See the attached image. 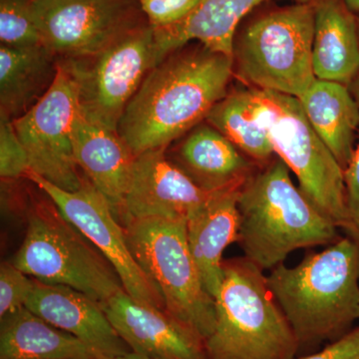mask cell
I'll return each mask as SVG.
<instances>
[{
	"mask_svg": "<svg viewBox=\"0 0 359 359\" xmlns=\"http://www.w3.org/2000/svg\"><path fill=\"white\" fill-rule=\"evenodd\" d=\"M166 150L149 151L136 156L125 198L123 226L132 219L145 218L188 221L221 193L209 192L196 185L168 159Z\"/></svg>",
	"mask_w": 359,
	"mask_h": 359,
	"instance_id": "4fadbf2b",
	"label": "cell"
},
{
	"mask_svg": "<svg viewBox=\"0 0 359 359\" xmlns=\"http://www.w3.org/2000/svg\"><path fill=\"white\" fill-rule=\"evenodd\" d=\"M32 13L58 59L92 55L149 25L138 0H33Z\"/></svg>",
	"mask_w": 359,
	"mask_h": 359,
	"instance_id": "30bf717a",
	"label": "cell"
},
{
	"mask_svg": "<svg viewBox=\"0 0 359 359\" xmlns=\"http://www.w3.org/2000/svg\"><path fill=\"white\" fill-rule=\"evenodd\" d=\"M269 0H202L185 20L168 27L155 28L165 55L191 41L233 57L238 26L252 9ZM294 4H316L320 0H292Z\"/></svg>",
	"mask_w": 359,
	"mask_h": 359,
	"instance_id": "ffe728a7",
	"label": "cell"
},
{
	"mask_svg": "<svg viewBox=\"0 0 359 359\" xmlns=\"http://www.w3.org/2000/svg\"><path fill=\"white\" fill-rule=\"evenodd\" d=\"M112 359H150L148 358H145V356L139 355V354H136L134 353H130L126 354V355L120 356V358H116Z\"/></svg>",
	"mask_w": 359,
	"mask_h": 359,
	"instance_id": "1f68e13d",
	"label": "cell"
},
{
	"mask_svg": "<svg viewBox=\"0 0 359 359\" xmlns=\"http://www.w3.org/2000/svg\"><path fill=\"white\" fill-rule=\"evenodd\" d=\"M316 4H294L264 14L236 33L233 75L252 88L299 98L313 68Z\"/></svg>",
	"mask_w": 359,
	"mask_h": 359,
	"instance_id": "52a82bcc",
	"label": "cell"
},
{
	"mask_svg": "<svg viewBox=\"0 0 359 359\" xmlns=\"http://www.w3.org/2000/svg\"><path fill=\"white\" fill-rule=\"evenodd\" d=\"M73 147L78 167L122 224L136 156L117 132L93 124L80 111L73 125Z\"/></svg>",
	"mask_w": 359,
	"mask_h": 359,
	"instance_id": "e0dca14e",
	"label": "cell"
},
{
	"mask_svg": "<svg viewBox=\"0 0 359 359\" xmlns=\"http://www.w3.org/2000/svg\"><path fill=\"white\" fill-rule=\"evenodd\" d=\"M166 58L154 27L147 25L102 51L58 59L76 90L80 114L117 132L123 113L153 68Z\"/></svg>",
	"mask_w": 359,
	"mask_h": 359,
	"instance_id": "9c48e42d",
	"label": "cell"
},
{
	"mask_svg": "<svg viewBox=\"0 0 359 359\" xmlns=\"http://www.w3.org/2000/svg\"><path fill=\"white\" fill-rule=\"evenodd\" d=\"M149 25L164 28L185 20L202 0H138Z\"/></svg>",
	"mask_w": 359,
	"mask_h": 359,
	"instance_id": "f1b7e54d",
	"label": "cell"
},
{
	"mask_svg": "<svg viewBox=\"0 0 359 359\" xmlns=\"http://www.w3.org/2000/svg\"><path fill=\"white\" fill-rule=\"evenodd\" d=\"M358 32H359V18H358Z\"/></svg>",
	"mask_w": 359,
	"mask_h": 359,
	"instance_id": "d6a6232c",
	"label": "cell"
},
{
	"mask_svg": "<svg viewBox=\"0 0 359 359\" xmlns=\"http://www.w3.org/2000/svg\"><path fill=\"white\" fill-rule=\"evenodd\" d=\"M78 114L76 90L58 65L57 76L49 91L13 121L29 170L68 192L79 190L85 179L73 147V125Z\"/></svg>",
	"mask_w": 359,
	"mask_h": 359,
	"instance_id": "8fae6325",
	"label": "cell"
},
{
	"mask_svg": "<svg viewBox=\"0 0 359 359\" xmlns=\"http://www.w3.org/2000/svg\"><path fill=\"white\" fill-rule=\"evenodd\" d=\"M34 278L13 263L0 266V318L25 308L34 287Z\"/></svg>",
	"mask_w": 359,
	"mask_h": 359,
	"instance_id": "4316f807",
	"label": "cell"
},
{
	"mask_svg": "<svg viewBox=\"0 0 359 359\" xmlns=\"http://www.w3.org/2000/svg\"><path fill=\"white\" fill-rule=\"evenodd\" d=\"M168 159L196 185L209 192L240 188L256 171V163L209 123L203 121L174 142Z\"/></svg>",
	"mask_w": 359,
	"mask_h": 359,
	"instance_id": "2e32d148",
	"label": "cell"
},
{
	"mask_svg": "<svg viewBox=\"0 0 359 359\" xmlns=\"http://www.w3.org/2000/svg\"><path fill=\"white\" fill-rule=\"evenodd\" d=\"M297 99L314 131L346 170L359 133V105L349 86L316 79Z\"/></svg>",
	"mask_w": 359,
	"mask_h": 359,
	"instance_id": "7402d4cb",
	"label": "cell"
},
{
	"mask_svg": "<svg viewBox=\"0 0 359 359\" xmlns=\"http://www.w3.org/2000/svg\"><path fill=\"white\" fill-rule=\"evenodd\" d=\"M238 243L244 257L266 269L283 264L290 252L330 245L339 228L306 198L280 158L250 175L238 198Z\"/></svg>",
	"mask_w": 359,
	"mask_h": 359,
	"instance_id": "3957f363",
	"label": "cell"
},
{
	"mask_svg": "<svg viewBox=\"0 0 359 359\" xmlns=\"http://www.w3.org/2000/svg\"><path fill=\"white\" fill-rule=\"evenodd\" d=\"M268 285L299 353H313L351 332L359 318V244L346 236L309 252L294 268L280 264L271 269Z\"/></svg>",
	"mask_w": 359,
	"mask_h": 359,
	"instance_id": "7a4b0ae2",
	"label": "cell"
},
{
	"mask_svg": "<svg viewBox=\"0 0 359 359\" xmlns=\"http://www.w3.org/2000/svg\"><path fill=\"white\" fill-rule=\"evenodd\" d=\"M33 0H0V41L11 47L43 44L32 13Z\"/></svg>",
	"mask_w": 359,
	"mask_h": 359,
	"instance_id": "d4e9b609",
	"label": "cell"
},
{
	"mask_svg": "<svg viewBox=\"0 0 359 359\" xmlns=\"http://www.w3.org/2000/svg\"><path fill=\"white\" fill-rule=\"evenodd\" d=\"M187 45L148 73L123 113L118 134L135 156L169 148L229 92L233 57Z\"/></svg>",
	"mask_w": 359,
	"mask_h": 359,
	"instance_id": "6da1fadb",
	"label": "cell"
},
{
	"mask_svg": "<svg viewBox=\"0 0 359 359\" xmlns=\"http://www.w3.org/2000/svg\"><path fill=\"white\" fill-rule=\"evenodd\" d=\"M347 8L354 14H359V0H344Z\"/></svg>",
	"mask_w": 359,
	"mask_h": 359,
	"instance_id": "4dcf8cb0",
	"label": "cell"
},
{
	"mask_svg": "<svg viewBox=\"0 0 359 359\" xmlns=\"http://www.w3.org/2000/svg\"><path fill=\"white\" fill-rule=\"evenodd\" d=\"M295 359H359V325L321 351Z\"/></svg>",
	"mask_w": 359,
	"mask_h": 359,
	"instance_id": "f546056e",
	"label": "cell"
},
{
	"mask_svg": "<svg viewBox=\"0 0 359 359\" xmlns=\"http://www.w3.org/2000/svg\"><path fill=\"white\" fill-rule=\"evenodd\" d=\"M252 116L306 198L335 226L348 229L344 170L314 131L297 97L249 88Z\"/></svg>",
	"mask_w": 359,
	"mask_h": 359,
	"instance_id": "8992f818",
	"label": "cell"
},
{
	"mask_svg": "<svg viewBox=\"0 0 359 359\" xmlns=\"http://www.w3.org/2000/svg\"><path fill=\"white\" fill-rule=\"evenodd\" d=\"M123 226L135 259L162 294L165 311L205 341L216 327V306L189 247L187 221L137 219Z\"/></svg>",
	"mask_w": 359,
	"mask_h": 359,
	"instance_id": "ba28073f",
	"label": "cell"
},
{
	"mask_svg": "<svg viewBox=\"0 0 359 359\" xmlns=\"http://www.w3.org/2000/svg\"><path fill=\"white\" fill-rule=\"evenodd\" d=\"M58 57L44 44L0 47V114L13 121L32 109L51 88Z\"/></svg>",
	"mask_w": 359,
	"mask_h": 359,
	"instance_id": "44dd1931",
	"label": "cell"
},
{
	"mask_svg": "<svg viewBox=\"0 0 359 359\" xmlns=\"http://www.w3.org/2000/svg\"><path fill=\"white\" fill-rule=\"evenodd\" d=\"M28 170L27 154L13 120L0 114V176L2 181L25 178Z\"/></svg>",
	"mask_w": 359,
	"mask_h": 359,
	"instance_id": "484cf974",
	"label": "cell"
},
{
	"mask_svg": "<svg viewBox=\"0 0 359 359\" xmlns=\"http://www.w3.org/2000/svg\"><path fill=\"white\" fill-rule=\"evenodd\" d=\"M0 359H101L81 340L27 308L0 320Z\"/></svg>",
	"mask_w": 359,
	"mask_h": 359,
	"instance_id": "603a6c76",
	"label": "cell"
},
{
	"mask_svg": "<svg viewBox=\"0 0 359 359\" xmlns=\"http://www.w3.org/2000/svg\"><path fill=\"white\" fill-rule=\"evenodd\" d=\"M26 219L25 237L11 262L26 275L72 287L101 306L125 290L114 266L46 194L30 198Z\"/></svg>",
	"mask_w": 359,
	"mask_h": 359,
	"instance_id": "5b68a950",
	"label": "cell"
},
{
	"mask_svg": "<svg viewBox=\"0 0 359 359\" xmlns=\"http://www.w3.org/2000/svg\"><path fill=\"white\" fill-rule=\"evenodd\" d=\"M215 297L216 327L205 341L209 359H295L299 342L268 285L247 257L224 259Z\"/></svg>",
	"mask_w": 359,
	"mask_h": 359,
	"instance_id": "277c9868",
	"label": "cell"
},
{
	"mask_svg": "<svg viewBox=\"0 0 359 359\" xmlns=\"http://www.w3.org/2000/svg\"><path fill=\"white\" fill-rule=\"evenodd\" d=\"M241 188L219 193L187 221L189 247L205 289L214 299L224 280V250L238 242Z\"/></svg>",
	"mask_w": 359,
	"mask_h": 359,
	"instance_id": "ac0fdd59",
	"label": "cell"
},
{
	"mask_svg": "<svg viewBox=\"0 0 359 359\" xmlns=\"http://www.w3.org/2000/svg\"><path fill=\"white\" fill-rule=\"evenodd\" d=\"M25 179L46 194L73 226L100 250L121 278L125 292L133 299L165 311L162 294L146 276L130 250L124 226L109 203L85 177L79 190L68 192L28 170Z\"/></svg>",
	"mask_w": 359,
	"mask_h": 359,
	"instance_id": "7c38bea8",
	"label": "cell"
},
{
	"mask_svg": "<svg viewBox=\"0 0 359 359\" xmlns=\"http://www.w3.org/2000/svg\"><path fill=\"white\" fill-rule=\"evenodd\" d=\"M313 68L318 80L349 86L359 74L358 16L344 0L316 4Z\"/></svg>",
	"mask_w": 359,
	"mask_h": 359,
	"instance_id": "d6986e66",
	"label": "cell"
},
{
	"mask_svg": "<svg viewBox=\"0 0 359 359\" xmlns=\"http://www.w3.org/2000/svg\"><path fill=\"white\" fill-rule=\"evenodd\" d=\"M25 308L81 340L101 359L132 353L111 325L102 306L72 287L35 280Z\"/></svg>",
	"mask_w": 359,
	"mask_h": 359,
	"instance_id": "9a60e30c",
	"label": "cell"
},
{
	"mask_svg": "<svg viewBox=\"0 0 359 359\" xmlns=\"http://www.w3.org/2000/svg\"><path fill=\"white\" fill-rule=\"evenodd\" d=\"M102 308L132 353L150 359H209L205 340L174 316L133 299L125 290Z\"/></svg>",
	"mask_w": 359,
	"mask_h": 359,
	"instance_id": "5bb4252c",
	"label": "cell"
},
{
	"mask_svg": "<svg viewBox=\"0 0 359 359\" xmlns=\"http://www.w3.org/2000/svg\"><path fill=\"white\" fill-rule=\"evenodd\" d=\"M351 93L359 105V74L349 85ZM346 205L348 212V229L346 236L359 244V133L358 143L354 149L353 159L344 170Z\"/></svg>",
	"mask_w": 359,
	"mask_h": 359,
	"instance_id": "83f0119b",
	"label": "cell"
},
{
	"mask_svg": "<svg viewBox=\"0 0 359 359\" xmlns=\"http://www.w3.org/2000/svg\"><path fill=\"white\" fill-rule=\"evenodd\" d=\"M205 122L226 136L257 166L273 159L275 151L268 134L252 116L250 90L228 92L210 111Z\"/></svg>",
	"mask_w": 359,
	"mask_h": 359,
	"instance_id": "cb8c5ba5",
	"label": "cell"
}]
</instances>
